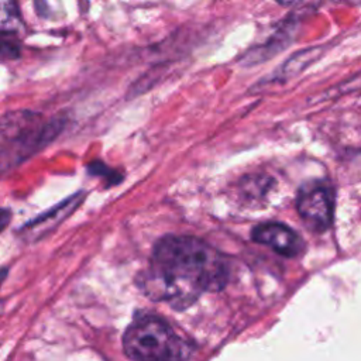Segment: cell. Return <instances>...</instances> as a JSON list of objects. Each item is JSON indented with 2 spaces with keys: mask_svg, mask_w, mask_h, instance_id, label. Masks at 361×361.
I'll return each mask as SVG.
<instances>
[{
  "mask_svg": "<svg viewBox=\"0 0 361 361\" xmlns=\"http://www.w3.org/2000/svg\"><path fill=\"white\" fill-rule=\"evenodd\" d=\"M227 276L224 258L207 243L190 235H168L155 245L138 285L151 299L180 309L202 293L220 290Z\"/></svg>",
  "mask_w": 361,
  "mask_h": 361,
  "instance_id": "cell-1",
  "label": "cell"
},
{
  "mask_svg": "<svg viewBox=\"0 0 361 361\" xmlns=\"http://www.w3.org/2000/svg\"><path fill=\"white\" fill-rule=\"evenodd\" d=\"M131 361H186L190 345L165 320L145 314L134 319L123 337Z\"/></svg>",
  "mask_w": 361,
  "mask_h": 361,
  "instance_id": "cell-2",
  "label": "cell"
},
{
  "mask_svg": "<svg viewBox=\"0 0 361 361\" xmlns=\"http://www.w3.org/2000/svg\"><path fill=\"white\" fill-rule=\"evenodd\" d=\"M323 52V49L320 47H314V48H307L303 51L296 52L295 55H292L279 69V79H289L292 76H296L298 73H300L303 69H306V66H309L310 63H313L320 54Z\"/></svg>",
  "mask_w": 361,
  "mask_h": 361,
  "instance_id": "cell-6",
  "label": "cell"
},
{
  "mask_svg": "<svg viewBox=\"0 0 361 361\" xmlns=\"http://www.w3.org/2000/svg\"><path fill=\"white\" fill-rule=\"evenodd\" d=\"M361 90V72L357 73L355 76H353L351 79L337 85L336 87L329 90V96H341V94H347V93H354Z\"/></svg>",
  "mask_w": 361,
  "mask_h": 361,
  "instance_id": "cell-8",
  "label": "cell"
},
{
  "mask_svg": "<svg viewBox=\"0 0 361 361\" xmlns=\"http://www.w3.org/2000/svg\"><path fill=\"white\" fill-rule=\"evenodd\" d=\"M252 238L283 257H296L303 251V240L290 227L281 223H262L252 230Z\"/></svg>",
  "mask_w": 361,
  "mask_h": 361,
  "instance_id": "cell-5",
  "label": "cell"
},
{
  "mask_svg": "<svg viewBox=\"0 0 361 361\" xmlns=\"http://www.w3.org/2000/svg\"><path fill=\"white\" fill-rule=\"evenodd\" d=\"M61 120L42 121L32 111H10L1 118L3 165L16 164L44 147L61 131Z\"/></svg>",
  "mask_w": 361,
  "mask_h": 361,
  "instance_id": "cell-3",
  "label": "cell"
},
{
  "mask_svg": "<svg viewBox=\"0 0 361 361\" xmlns=\"http://www.w3.org/2000/svg\"><path fill=\"white\" fill-rule=\"evenodd\" d=\"M14 32H1V58L11 59L20 55V48L17 41L11 39Z\"/></svg>",
  "mask_w": 361,
  "mask_h": 361,
  "instance_id": "cell-9",
  "label": "cell"
},
{
  "mask_svg": "<svg viewBox=\"0 0 361 361\" xmlns=\"http://www.w3.org/2000/svg\"><path fill=\"white\" fill-rule=\"evenodd\" d=\"M1 32H14L23 27L18 6L16 0H1Z\"/></svg>",
  "mask_w": 361,
  "mask_h": 361,
  "instance_id": "cell-7",
  "label": "cell"
},
{
  "mask_svg": "<svg viewBox=\"0 0 361 361\" xmlns=\"http://www.w3.org/2000/svg\"><path fill=\"white\" fill-rule=\"evenodd\" d=\"M298 213L314 231H324L330 227L334 213L333 190L329 185L314 180L303 185L296 200Z\"/></svg>",
  "mask_w": 361,
  "mask_h": 361,
  "instance_id": "cell-4",
  "label": "cell"
},
{
  "mask_svg": "<svg viewBox=\"0 0 361 361\" xmlns=\"http://www.w3.org/2000/svg\"><path fill=\"white\" fill-rule=\"evenodd\" d=\"M279 4H282V6H295V4H298L300 0H276Z\"/></svg>",
  "mask_w": 361,
  "mask_h": 361,
  "instance_id": "cell-10",
  "label": "cell"
}]
</instances>
